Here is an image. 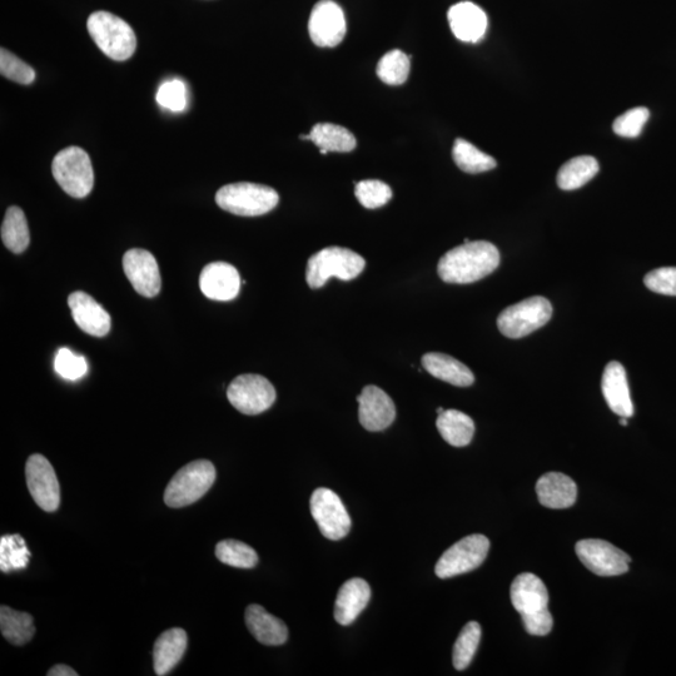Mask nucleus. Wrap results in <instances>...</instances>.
Wrapping results in <instances>:
<instances>
[{
  "label": "nucleus",
  "mask_w": 676,
  "mask_h": 676,
  "mask_svg": "<svg viewBox=\"0 0 676 676\" xmlns=\"http://www.w3.org/2000/svg\"><path fill=\"white\" fill-rule=\"evenodd\" d=\"M74 322L83 332L94 337H104L111 331V316L88 293L77 291L68 297Z\"/></svg>",
  "instance_id": "a211bd4d"
},
{
  "label": "nucleus",
  "mask_w": 676,
  "mask_h": 676,
  "mask_svg": "<svg viewBox=\"0 0 676 676\" xmlns=\"http://www.w3.org/2000/svg\"><path fill=\"white\" fill-rule=\"evenodd\" d=\"M216 476V469L211 461H192L169 481L164 491V502L173 509L195 504L210 491Z\"/></svg>",
  "instance_id": "39448f33"
},
{
  "label": "nucleus",
  "mask_w": 676,
  "mask_h": 676,
  "mask_svg": "<svg viewBox=\"0 0 676 676\" xmlns=\"http://www.w3.org/2000/svg\"><path fill=\"white\" fill-rule=\"evenodd\" d=\"M159 106L172 112H183L187 107L186 84L180 79H172L159 87L157 96Z\"/></svg>",
  "instance_id": "58836bf2"
},
{
  "label": "nucleus",
  "mask_w": 676,
  "mask_h": 676,
  "mask_svg": "<svg viewBox=\"0 0 676 676\" xmlns=\"http://www.w3.org/2000/svg\"><path fill=\"white\" fill-rule=\"evenodd\" d=\"M0 73L3 77L23 84V86L32 84L36 79L34 69L29 64L24 63L22 59L7 51L6 48H2V51H0Z\"/></svg>",
  "instance_id": "e433bc0d"
},
{
  "label": "nucleus",
  "mask_w": 676,
  "mask_h": 676,
  "mask_svg": "<svg viewBox=\"0 0 676 676\" xmlns=\"http://www.w3.org/2000/svg\"><path fill=\"white\" fill-rule=\"evenodd\" d=\"M644 285L659 295L676 297V267H660L644 278Z\"/></svg>",
  "instance_id": "a19ab883"
},
{
  "label": "nucleus",
  "mask_w": 676,
  "mask_h": 676,
  "mask_svg": "<svg viewBox=\"0 0 676 676\" xmlns=\"http://www.w3.org/2000/svg\"><path fill=\"white\" fill-rule=\"evenodd\" d=\"M216 556L221 563L238 569H253L258 555L250 545L238 540H222L216 546Z\"/></svg>",
  "instance_id": "473e14b6"
},
{
  "label": "nucleus",
  "mask_w": 676,
  "mask_h": 676,
  "mask_svg": "<svg viewBox=\"0 0 676 676\" xmlns=\"http://www.w3.org/2000/svg\"><path fill=\"white\" fill-rule=\"evenodd\" d=\"M355 195L362 206L369 208V210H375V208H380L390 202L392 191L385 182L366 180L357 183Z\"/></svg>",
  "instance_id": "c9c22d12"
},
{
  "label": "nucleus",
  "mask_w": 676,
  "mask_h": 676,
  "mask_svg": "<svg viewBox=\"0 0 676 676\" xmlns=\"http://www.w3.org/2000/svg\"><path fill=\"white\" fill-rule=\"evenodd\" d=\"M422 366L430 375L457 387H469L475 382V376L469 367L454 357L431 352L422 357Z\"/></svg>",
  "instance_id": "393cba45"
},
{
  "label": "nucleus",
  "mask_w": 676,
  "mask_h": 676,
  "mask_svg": "<svg viewBox=\"0 0 676 676\" xmlns=\"http://www.w3.org/2000/svg\"><path fill=\"white\" fill-rule=\"evenodd\" d=\"M377 76L390 86H401L410 74V57L399 49L386 53L377 64Z\"/></svg>",
  "instance_id": "72a5a7b5"
},
{
  "label": "nucleus",
  "mask_w": 676,
  "mask_h": 676,
  "mask_svg": "<svg viewBox=\"0 0 676 676\" xmlns=\"http://www.w3.org/2000/svg\"><path fill=\"white\" fill-rule=\"evenodd\" d=\"M601 390L606 404L614 414L630 419L634 415V405L630 397L628 377L624 366L620 362H610L606 365Z\"/></svg>",
  "instance_id": "aec40b11"
},
{
  "label": "nucleus",
  "mask_w": 676,
  "mask_h": 676,
  "mask_svg": "<svg viewBox=\"0 0 676 676\" xmlns=\"http://www.w3.org/2000/svg\"><path fill=\"white\" fill-rule=\"evenodd\" d=\"M452 157L461 171L471 173V175L491 171L496 167L494 158L462 138L456 139L454 148H452Z\"/></svg>",
  "instance_id": "7c9ffc66"
},
{
  "label": "nucleus",
  "mask_w": 676,
  "mask_h": 676,
  "mask_svg": "<svg viewBox=\"0 0 676 676\" xmlns=\"http://www.w3.org/2000/svg\"><path fill=\"white\" fill-rule=\"evenodd\" d=\"M357 401L360 406V422L367 431H384L396 419L394 401L380 387L366 386Z\"/></svg>",
  "instance_id": "dca6fc26"
},
{
  "label": "nucleus",
  "mask_w": 676,
  "mask_h": 676,
  "mask_svg": "<svg viewBox=\"0 0 676 676\" xmlns=\"http://www.w3.org/2000/svg\"><path fill=\"white\" fill-rule=\"evenodd\" d=\"M540 504L553 510L569 509L578 497V486L561 472H548L536 484Z\"/></svg>",
  "instance_id": "412c9836"
},
{
  "label": "nucleus",
  "mask_w": 676,
  "mask_h": 676,
  "mask_svg": "<svg viewBox=\"0 0 676 676\" xmlns=\"http://www.w3.org/2000/svg\"><path fill=\"white\" fill-rule=\"evenodd\" d=\"M308 31L312 42L318 47H337L346 36L347 24L345 13L332 0H321L313 8L308 23Z\"/></svg>",
  "instance_id": "4468645a"
},
{
  "label": "nucleus",
  "mask_w": 676,
  "mask_h": 676,
  "mask_svg": "<svg viewBox=\"0 0 676 676\" xmlns=\"http://www.w3.org/2000/svg\"><path fill=\"white\" fill-rule=\"evenodd\" d=\"M26 540L21 535H4L0 540V570L3 573L26 569L31 559Z\"/></svg>",
  "instance_id": "2f4dec72"
},
{
  "label": "nucleus",
  "mask_w": 676,
  "mask_h": 676,
  "mask_svg": "<svg viewBox=\"0 0 676 676\" xmlns=\"http://www.w3.org/2000/svg\"><path fill=\"white\" fill-rule=\"evenodd\" d=\"M2 241L4 246L13 253H22L27 250L31 235L26 215L17 206L8 208L2 225Z\"/></svg>",
  "instance_id": "c756f323"
},
{
  "label": "nucleus",
  "mask_w": 676,
  "mask_h": 676,
  "mask_svg": "<svg viewBox=\"0 0 676 676\" xmlns=\"http://www.w3.org/2000/svg\"><path fill=\"white\" fill-rule=\"evenodd\" d=\"M87 28L94 43L113 61H127L136 52V33L127 22L112 13L96 12L91 14L88 18Z\"/></svg>",
  "instance_id": "7ed1b4c3"
},
{
  "label": "nucleus",
  "mask_w": 676,
  "mask_h": 676,
  "mask_svg": "<svg viewBox=\"0 0 676 676\" xmlns=\"http://www.w3.org/2000/svg\"><path fill=\"white\" fill-rule=\"evenodd\" d=\"M217 205L232 215L257 217L275 210L280 196L273 188L256 183H232L216 195Z\"/></svg>",
  "instance_id": "423d86ee"
},
{
  "label": "nucleus",
  "mask_w": 676,
  "mask_h": 676,
  "mask_svg": "<svg viewBox=\"0 0 676 676\" xmlns=\"http://www.w3.org/2000/svg\"><path fill=\"white\" fill-rule=\"evenodd\" d=\"M48 676H78L76 670L72 669L71 666L58 664L53 666L52 669H49Z\"/></svg>",
  "instance_id": "79ce46f5"
},
{
  "label": "nucleus",
  "mask_w": 676,
  "mask_h": 676,
  "mask_svg": "<svg viewBox=\"0 0 676 676\" xmlns=\"http://www.w3.org/2000/svg\"><path fill=\"white\" fill-rule=\"evenodd\" d=\"M52 172L54 180L71 197L84 198L93 190L92 161L82 148L72 146L59 152L53 159Z\"/></svg>",
  "instance_id": "0eeeda50"
},
{
  "label": "nucleus",
  "mask_w": 676,
  "mask_h": 676,
  "mask_svg": "<svg viewBox=\"0 0 676 676\" xmlns=\"http://www.w3.org/2000/svg\"><path fill=\"white\" fill-rule=\"evenodd\" d=\"M510 596L530 635L551 633L554 619L549 610V591L543 580L534 574H520L511 585Z\"/></svg>",
  "instance_id": "f03ea898"
},
{
  "label": "nucleus",
  "mask_w": 676,
  "mask_h": 676,
  "mask_svg": "<svg viewBox=\"0 0 676 676\" xmlns=\"http://www.w3.org/2000/svg\"><path fill=\"white\" fill-rule=\"evenodd\" d=\"M500 265V252L486 241L465 242L442 256L437 272L441 280L466 285L482 280Z\"/></svg>",
  "instance_id": "f257e3e1"
},
{
  "label": "nucleus",
  "mask_w": 676,
  "mask_h": 676,
  "mask_svg": "<svg viewBox=\"0 0 676 676\" xmlns=\"http://www.w3.org/2000/svg\"><path fill=\"white\" fill-rule=\"evenodd\" d=\"M576 555L586 568L599 576H618L628 573L631 558L623 550L600 539L580 540Z\"/></svg>",
  "instance_id": "f8f14e48"
},
{
  "label": "nucleus",
  "mask_w": 676,
  "mask_h": 676,
  "mask_svg": "<svg viewBox=\"0 0 676 676\" xmlns=\"http://www.w3.org/2000/svg\"><path fill=\"white\" fill-rule=\"evenodd\" d=\"M650 112L648 108L638 107L621 114L615 119L613 129L618 136L625 138H635L640 136L643 128L648 122Z\"/></svg>",
  "instance_id": "ea45409f"
},
{
  "label": "nucleus",
  "mask_w": 676,
  "mask_h": 676,
  "mask_svg": "<svg viewBox=\"0 0 676 676\" xmlns=\"http://www.w3.org/2000/svg\"><path fill=\"white\" fill-rule=\"evenodd\" d=\"M310 141L320 148L322 154L351 152L357 144L354 134L349 129L332 123H318L313 126Z\"/></svg>",
  "instance_id": "bb28decb"
},
{
  "label": "nucleus",
  "mask_w": 676,
  "mask_h": 676,
  "mask_svg": "<svg viewBox=\"0 0 676 676\" xmlns=\"http://www.w3.org/2000/svg\"><path fill=\"white\" fill-rule=\"evenodd\" d=\"M227 397L237 411L245 415H260L275 404L276 390L266 377L241 375L231 382Z\"/></svg>",
  "instance_id": "9b49d317"
},
{
  "label": "nucleus",
  "mask_w": 676,
  "mask_h": 676,
  "mask_svg": "<svg viewBox=\"0 0 676 676\" xmlns=\"http://www.w3.org/2000/svg\"><path fill=\"white\" fill-rule=\"evenodd\" d=\"M599 169V163L594 157H575L560 168L558 185L564 191L579 190L598 175Z\"/></svg>",
  "instance_id": "c85d7f7f"
},
{
  "label": "nucleus",
  "mask_w": 676,
  "mask_h": 676,
  "mask_svg": "<svg viewBox=\"0 0 676 676\" xmlns=\"http://www.w3.org/2000/svg\"><path fill=\"white\" fill-rule=\"evenodd\" d=\"M310 507L313 519L326 539L337 541L349 535L351 518L335 491L325 487L313 491Z\"/></svg>",
  "instance_id": "9d476101"
},
{
  "label": "nucleus",
  "mask_w": 676,
  "mask_h": 676,
  "mask_svg": "<svg viewBox=\"0 0 676 676\" xmlns=\"http://www.w3.org/2000/svg\"><path fill=\"white\" fill-rule=\"evenodd\" d=\"M203 295L213 301H232L241 288V277L237 268L226 262H213L203 268L200 277Z\"/></svg>",
  "instance_id": "f3484780"
},
{
  "label": "nucleus",
  "mask_w": 676,
  "mask_h": 676,
  "mask_svg": "<svg viewBox=\"0 0 676 676\" xmlns=\"http://www.w3.org/2000/svg\"><path fill=\"white\" fill-rule=\"evenodd\" d=\"M366 261L359 253L342 247L323 248L307 263L306 281L311 288H321L331 277L351 281L365 270Z\"/></svg>",
  "instance_id": "20e7f679"
},
{
  "label": "nucleus",
  "mask_w": 676,
  "mask_h": 676,
  "mask_svg": "<svg viewBox=\"0 0 676 676\" xmlns=\"http://www.w3.org/2000/svg\"><path fill=\"white\" fill-rule=\"evenodd\" d=\"M245 620L248 630L263 645L277 646L285 644L288 629L285 623L268 613L260 605H250L246 609Z\"/></svg>",
  "instance_id": "b1692460"
},
{
  "label": "nucleus",
  "mask_w": 676,
  "mask_h": 676,
  "mask_svg": "<svg viewBox=\"0 0 676 676\" xmlns=\"http://www.w3.org/2000/svg\"><path fill=\"white\" fill-rule=\"evenodd\" d=\"M437 430L447 444L465 447L475 434V424L470 416L457 410H445L437 417Z\"/></svg>",
  "instance_id": "a878e982"
},
{
  "label": "nucleus",
  "mask_w": 676,
  "mask_h": 676,
  "mask_svg": "<svg viewBox=\"0 0 676 676\" xmlns=\"http://www.w3.org/2000/svg\"><path fill=\"white\" fill-rule=\"evenodd\" d=\"M123 270L139 295L152 298L161 291L158 263L151 252L133 248L123 257Z\"/></svg>",
  "instance_id": "2eb2a0df"
},
{
  "label": "nucleus",
  "mask_w": 676,
  "mask_h": 676,
  "mask_svg": "<svg viewBox=\"0 0 676 676\" xmlns=\"http://www.w3.org/2000/svg\"><path fill=\"white\" fill-rule=\"evenodd\" d=\"M0 630L9 643L16 646L26 645L36 634V626L31 614L22 613L9 606L0 608Z\"/></svg>",
  "instance_id": "cd10ccee"
},
{
  "label": "nucleus",
  "mask_w": 676,
  "mask_h": 676,
  "mask_svg": "<svg viewBox=\"0 0 676 676\" xmlns=\"http://www.w3.org/2000/svg\"><path fill=\"white\" fill-rule=\"evenodd\" d=\"M54 370L63 379L77 381L87 375L88 364L83 356L74 354L67 347H62L58 350L56 359H54Z\"/></svg>",
  "instance_id": "4c0bfd02"
},
{
  "label": "nucleus",
  "mask_w": 676,
  "mask_h": 676,
  "mask_svg": "<svg viewBox=\"0 0 676 676\" xmlns=\"http://www.w3.org/2000/svg\"><path fill=\"white\" fill-rule=\"evenodd\" d=\"M187 644V633L180 628L169 629L159 635L153 648V666L156 674L163 676L171 673L185 655Z\"/></svg>",
  "instance_id": "5701e85b"
},
{
  "label": "nucleus",
  "mask_w": 676,
  "mask_h": 676,
  "mask_svg": "<svg viewBox=\"0 0 676 676\" xmlns=\"http://www.w3.org/2000/svg\"><path fill=\"white\" fill-rule=\"evenodd\" d=\"M620 425L628 426V419H626V417H621Z\"/></svg>",
  "instance_id": "37998d69"
},
{
  "label": "nucleus",
  "mask_w": 676,
  "mask_h": 676,
  "mask_svg": "<svg viewBox=\"0 0 676 676\" xmlns=\"http://www.w3.org/2000/svg\"><path fill=\"white\" fill-rule=\"evenodd\" d=\"M481 640V626L476 621H470L461 630L459 638L454 645L452 661L456 670H465L471 664L472 659L479 648Z\"/></svg>",
  "instance_id": "f704fd0d"
},
{
  "label": "nucleus",
  "mask_w": 676,
  "mask_h": 676,
  "mask_svg": "<svg viewBox=\"0 0 676 676\" xmlns=\"http://www.w3.org/2000/svg\"><path fill=\"white\" fill-rule=\"evenodd\" d=\"M447 18L454 36L465 43H479L489 27L486 13L471 2L455 4L450 8Z\"/></svg>",
  "instance_id": "6ab92c4d"
},
{
  "label": "nucleus",
  "mask_w": 676,
  "mask_h": 676,
  "mask_svg": "<svg viewBox=\"0 0 676 676\" xmlns=\"http://www.w3.org/2000/svg\"><path fill=\"white\" fill-rule=\"evenodd\" d=\"M444 411H445V410L442 409V407H439V409H437V414L440 415V414H442V412H444Z\"/></svg>",
  "instance_id": "c03bdc74"
},
{
  "label": "nucleus",
  "mask_w": 676,
  "mask_h": 676,
  "mask_svg": "<svg viewBox=\"0 0 676 676\" xmlns=\"http://www.w3.org/2000/svg\"><path fill=\"white\" fill-rule=\"evenodd\" d=\"M29 492L36 504L47 513H54L61 504V487L51 462L43 455H32L26 465Z\"/></svg>",
  "instance_id": "ddd939ff"
},
{
  "label": "nucleus",
  "mask_w": 676,
  "mask_h": 676,
  "mask_svg": "<svg viewBox=\"0 0 676 676\" xmlns=\"http://www.w3.org/2000/svg\"><path fill=\"white\" fill-rule=\"evenodd\" d=\"M490 541L484 535L474 534L457 541L437 561L435 573L440 579L470 573L484 563L489 554Z\"/></svg>",
  "instance_id": "1a4fd4ad"
},
{
  "label": "nucleus",
  "mask_w": 676,
  "mask_h": 676,
  "mask_svg": "<svg viewBox=\"0 0 676 676\" xmlns=\"http://www.w3.org/2000/svg\"><path fill=\"white\" fill-rule=\"evenodd\" d=\"M553 316L548 298L535 296L505 308L497 318V327L505 337L523 338L544 327Z\"/></svg>",
  "instance_id": "6e6552de"
},
{
  "label": "nucleus",
  "mask_w": 676,
  "mask_h": 676,
  "mask_svg": "<svg viewBox=\"0 0 676 676\" xmlns=\"http://www.w3.org/2000/svg\"><path fill=\"white\" fill-rule=\"evenodd\" d=\"M371 588L364 579L347 580L336 598L335 619L338 624L351 625L369 605Z\"/></svg>",
  "instance_id": "4be33fe9"
}]
</instances>
